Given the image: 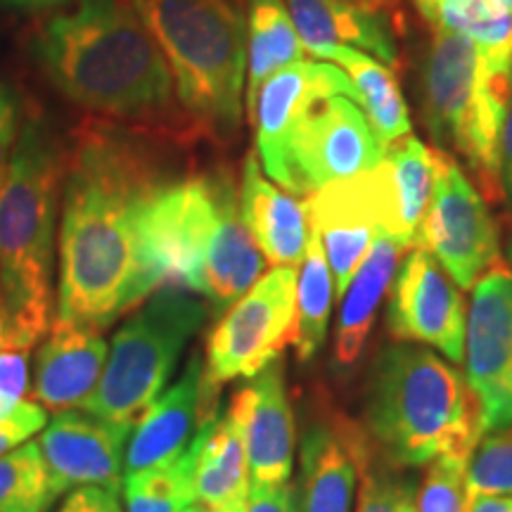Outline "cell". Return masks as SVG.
<instances>
[{"label":"cell","instance_id":"obj_1","mask_svg":"<svg viewBox=\"0 0 512 512\" xmlns=\"http://www.w3.org/2000/svg\"><path fill=\"white\" fill-rule=\"evenodd\" d=\"M166 181L145 128L93 119L76 131L62 183L55 318L102 332L166 287L150 235Z\"/></svg>","mask_w":512,"mask_h":512},{"label":"cell","instance_id":"obj_2","mask_svg":"<svg viewBox=\"0 0 512 512\" xmlns=\"http://www.w3.org/2000/svg\"><path fill=\"white\" fill-rule=\"evenodd\" d=\"M36 55L81 110L145 131L176 117L169 64L133 0H79L41 29Z\"/></svg>","mask_w":512,"mask_h":512},{"label":"cell","instance_id":"obj_3","mask_svg":"<svg viewBox=\"0 0 512 512\" xmlns=\"http://www.w3.org/2000/svg\"><path fill=\"white\" fill-rule=\"evenodd\" d=\"M366 430L377 456L401 470L441 456L472 458L484 434L465 375L408 342L377 351L366 384Z\"/></svg>","mask_w":512,"mask_h":512},{"label":"cell","instance_id":"obj_4","mask_svg":"<svg viewBox=\"0 0 512 512\" xmlns=\"http://www.w3.org/2000/svg\"><path fill=\"white\" fill-rule=\"evenodd\" d=\"M67 155L46 121L19 131L0 188V297L10 342L31 349L55 320V221Z\"/></svg>","mask_w":512,"mask_h":512},{"label":"cell","instance_id":"obj_5","mask_svg":"<svg viewBox=\"0 0 512 512\" xmlns=\"http://www.w3.org/2000/svg\"><path fill=\"white\" fill-rule=\"evenodd\" d=\"M169 64L183 112L216 140L238 136L247 22L235 0H133Z\"/></svg>","mask_w":512,"mask_h":512},{"label":"cell","instance_id":"obj_6","mask_svg":"<svg viewBox=\"0 0 512 512\" xmlns=\"http://www.w3.org/2000/svg\"><path fill=\"white\" fill-rule=\"evenodd\" d=\"M420 91L422 119L439 150L463 159L486 200H503L501 131L512 74L491 67L463 36L434 31Z\"/></svg>","mask_w":512,"mask_h":512},{"label":"cell","instance_id":"obj_7","mask_svg":"<svg viewBox=\"0 0 512 512\" xmlns=\"http://www.w3.org/2000/svg\"><path fill=\"white\" fill-rule=\"evenodd\" d=\"M207 320V306L181 287L145 299L112 339L105 370L83 411L119 425L136 420L162 394L188 339Z\"/></svg>","mask_w":512,"mask_h":512},{"label":"cell","instance_id":"obj_8","mask_svg":"<svg viewBox=\"0 0 512 512\" xmlns=\"http://www.w3.org/2000/svg\"><path fill=\"white\" fill-rule=\"evenodd\" d=\"M297 316V271L275 266L226 311L209 335L204 377L216 387L252 380L292 344Z\"/></svg>","mask_w":512,"mask_h":512},{"label":"cell","instance_id":"obj_9","mask_svg":"<svg viewBox=\"0 0 512 512\" xmlns=\"http://www.w3.org/2000/svg\"><path fill=\"white\" fill-rule=\"evenodd\" d=\"M415 245L425 247L463 290L501 261L498 226L484 195L444 150H434L432 200Z\"/></svg>","mask_w":512,"mask_h":512},{"label":"cell","instance_id":"obj_10","mask_svg":"<svg viewBox=\"0 0 512 512\" xmlns=\"http://www.w3.org/2000/svg\"><path fill=\"white\" fill-rule=\"evenodd\" d=\"M384 147L349 95L318 102L294 128L275 183L290 195H313L323 185L375 169Z\"/></svg>","mask_w":512,"mask_h":512},{"label":"cell","instance_id":"obj_11","mask_svg":"<svg viewBox=\"0 0 512 512\" xmlns=\"http://www.w3.org/2000/svg\"><path fill=\"white\" fill-rule=\"evenodd\" d=\"M465 380L484 434L512 427V268L498 261L477 280L467 313Z\"/></svg>","mask_w":512,"mask_h":512},{"label":"cell","instance_id":"obj_12","mask_svg":"<svg viewBox=\"0 0 512 512\" xmlns=\"http://www.w3.org/2000/svg\"><path fill=\"white\" fill-rule=\"evenodd\" d=\"M387 330L396 342L437 347L456 366L465 358L463 294L425 247L415 245L389 285Z\"/></svg>","mask_w":512,"mask_h":512},{"label":"cell","instance_id":"obj_13","mask_svg":"<svg viewBox=\"0 0 512 512\" xmlns=\"http://www.w3.org/2000/svg\"><path fill=\"white\" fill-rule=\"evenodd\" d=\"M332 95L354 100V83L332 62H294L259 88L247 119L254 124L256 155L268 178H280L287 143L299 121Z\"/></svg>","mask_w":512,"mask_h":512},{"label":"cell","instance_id":"obj_14","mask_svg":"<svg viewBox=\"0 0 512 512\" xmlns=\"http://www.w3.org/2000/svg\"><path fill=\"white\" fill-rule=\"evenodd\" d=\"M131 430V425L102 420L86 411L57 413L38 439L57 494L79 486L121 489Z\"/></svg>","mask_w":512,"mask_h":512},{"label":"cell","instance_id":"obj_15","mask_svg":"<svg viewBox=\"0 0 512 512\" xmlns=\"http://www.w3.org/2000/svg\"><path fill=\"white\" fill-rule=\"evenodd\" d=\"M247 448L249 489L290 482L294 465V415L285 389L283 356L275 358L228 403Z\"/></svg>","mask_w":512,"mask_h":512},{"label":"cell","instance_id":"obj_16","mask_svg":"<svg viewBox=\"0 0 512 512\" xmlns=\"http://www.w3.org/2000/svg\"><path fill=\"white\" fill-rule=\"evenodd\" d=\"M309 223L323 242L325 256L335 280L337 297H342L351 278L363 264L380 230V207L370 171L323 185L309 195Z\"/></svg>","mask_w":512,"mask_h":512},{"label":"cell","instance_id":"obj_17","mask_svg":"<svg viewBox=\"0 0 512 512\" xmlns=\"http://www.w3.org/2000/svg\"><path fill=\"white\" fill-rule=\"evenodd\" d=\"M107 354L100 330L55 318L36 351L29 399L53 413L83 406L98 387Z\"/></svg>","mask_w":512,"mask_h":512},{"label":"cell","instance_id":"obj_18","mask_svg":"<svg viewBox=\"0 0 512 512\" xmlns=\"http://www.w3.org/2000/svg\"><path fill=\"white\" fill-rule=\"evenodd\" d=\"M181 465L192 503L209 512H235L249 494V463L235 415L216 408L197 420V432Z\"/></svg>","mask_w":512,"mask_h":512},{"label":"cell","instance_id":"obj_19","mask_svg":"<svg viewBox=\"0 0 512 512\" xmlns=\"http://www.w3.org/2000/svg\"><path fill=\"white\" fill-rule=\"evenodd\" d=\"M200 392L202 361L195 354L174 387L159 394L133 425L131 441L126 446L124 479L181 460L197 432Z\"/></svg>","mask_w":512,"mask_h":512},{"label":"cell","instance_id":"obj_20","mask_svg":"<svg viewBox=\"0 0 512 512\" xmlns=\"http://www.w3.org/2000/svg\"><path fill=\"white\" fill-rule=\"evenodd\" d=\"M373 176L377 207H380L382 238L403 247L415 245L434 188V150L422 140L406 136L384 147Z\"/></svg>","mask_w":512,"mask_h":512},{"label":"cell","instance_id":"obj_21","mask_svg":"<svg viewBox=\"0 0 512 512\" xmlns=\"http://www.w3.org/2000/svg\"><path fill=\"white\" fill-rule=\"evenodd\" d=\"M240 216L273 266H297L309 245V207L266 181L256 155H247L240 185Z\"/></svg>","mask_w":512,"mask_h":512},{"label":"cell","instance_id":"obj_22","mask_svg":"<svg viewBox=\"0 0 512 512\" xmlns=\"http://www.w3.org/2000/svg\"><path fill=\"white\" fill-rule=\"evenodd\" d=\"M306 53L328 46H349L394 67L399 62L394 31L387 17L375 15L349 0H285Z\"/></svg>","mask_w":512,"mask_h":512},{"label":"cell","instance_id":"obj_23","mask_svg":"<svg viewBox=\"0 0 512 512\" xmlns=\"http://www.w3.org/2000/svg\"><path fill=\"white\" fill-rule=\"evenodd\" d=\"M403 245L392 238H377L351 283L342 294V309L337 318L335 332V363L354 366L366 347L370 330L375 325L377 309L384 294L389 292Z\"/></svg>","mask_w":512,"mask_h":512},{"label":"cell","instance_id":"obj_24","mask_svg":"<svg viewBox=\"0 0 512 512\" xmlns=\"http://www.w3.org/2000/svg\"><path fill=\"white\" fill-rule=\"evenodd\" d=\"M313 57L344 69L354 83V102L366 114L382 147L411 136V112L387 64L349 46H328Z\"/></svg>","mask_w":512,"mask_h":512},{"label":"cell","instance_id":"obj_25","mask_svg":"<svg viewBox=\"0 0 512 512\" xmlns=\"http://www.w3.org/2000/svg\"><path fill=\"white\" fill-rule=\"evenodd\" d=\"M302 512H351L358 467L342 430L311 425L302 437Z\"/></svg>","mask_w":512,"mask_h":512},{"label":"cell","instance_id":"obj_26","mask_svg":"<svg viewBox=\"0 0 512 512\" xmlns=\"http://www.w3.org/2000/svg\"><path fill=\"white\" fill-rule=\"evenodd\" d=\"M434 31L463 36L494 69L512 74V12L496 0H415Z\"/></svg>","mask_w":512,"mask_h":512},{"label":"cell","instance_id":"obj_27","mask_svg":"<svg viewBox=\"0 0 512 512\" xmlns=\"http://www.w3.org/2000/svg\"><path fill=\"white\" fill-rule=\"evenodd\" d=\"M304 43L285 0H247V114L275 72L304 60Z\"/></svg>","mask_w":512,"mask_h":512},{"label":"cell","instance_id":"obj_28","mask_svg":"<svg viewBox=\"0 0 512 512\" xmlns=\"http://www.w3.org/2000/svg\"><path fill=\"white\" fill-rule=\"evenodd\" d=\"M302 273L297 275V316H294L292 347L297 361H311L325 344L332 309L335 280L325 256L323 242L311 228Z\"/></svg>","mask_w":512,"mask_h":512},{"label":"cell","instance_id":"obj_29","mask_svg":"<svg viewBox=\"0 0 512 512\" xmlns=\"http://www.w3.org/2000/svg\"><path fill=\"white\" fill-rule=\"evenodd\" d=\"M60 494L36 441L0 456V512H48Z\"/></svg>","mask_w":512,"mask_h":512},{"label":"cell","instance_id":"obj_30","mask_svg":"<svg viewBox=\"0 0 512 512\" xmlns=\"http://www.w3.org/2000/svg\"><path fill=\"white\" fill-rule=\"evenodd\" d=\"M375 446L366 444L354 448V460L363 477L358 512H415V482L401 467H394L380 456L375 465Z\"/></svg>","mask_w":512,"mask_h":512},{"label":"cell","instance_id":"obj_31","mask_svg":"<svg viewBox=\"0 0 512 512\" xmlns=\"http://www.w3.org/2000/svg\"><path fill=\"white\" fill-rule=\"evenodd\" d=\"M121 491H124L126 512H176L192 505L188 482L178 460L174 465L126 477Z\"/></svg>","mask_w":512,"mask_h":512},{"label":"cell","instance_id":"obj_32","mask_svg":"<svg viewBox=\"0 0 512 512\" xmlns=\"http://www.w3.org/2000/svg\"><path fill=\"white\" fill-rule=\"evenodd\" d=\"M467 496H512V427L477 444L467 465Z\"/></svg>","mask_w":512,"mask_h":512},{"label":"cell","instance_id":"obj_33","mask_svg":"<svg viewBox=\"0 0 512 512\" xmlns=\"http://www.w3.org/2000/svg\"><path fill=\"white\" fill-rule=\"evenodd\" d=\"M467 465L470 458L441 456L415 491V512H467Z\"/></svg>","mask_w":512,"mask_h":512},{"label":"cell","instance_id":"obj_34","mask_svg":"<svg viewBox=\"0 0 512 512\" xmlns=\"http://www.w3.org/2000/svg\"><path fill=\"white\" fill-rule=\"evenodd\" d=\"M19 138V98L15 88L0 81V188L8 176L12 152Z\"/></svg>","mask_w":512,"mask_h":512},{"label":"cell","instance_id":"obj_35","mask_svg":"<svg viewBox=\"0 0 512 512\" xmlns=\"http://www.w3.org/2000/svg\"><path fill=\"white\" fill-rule=\"evenodd\" d=\"M43 425H46V411L36 401H24L10 420L0 422V456L43 430Z\"/></svg>","mask_w":512,"mask_h":512},{"label":"cell","instance_id":"obj_36","mask_svg":"<svg viewBox=\"0 0 512 512\" xmlns=\"http://www.w3.org/2000/svg\"><path fill=\"white\" fill-rule=\"evenodd\" d=\"M235 512H302V503L297 486L285 482L266 489H249L245 503Z\"/></svg>","mask_w":512,"mask_h":512},{"label":"cell","instance_id":"obj_37","mask_svg":"<svg viewBox=\"0 0 512 512\" xmlns=\"http://www.w3.org/2000/svg\"><path fill=\"white\" fill-rule=\"evenodd\" d=\"M60 512H124V508L119 501V489L79 486V489H72Z\"/></svg>","mask_w":512,"mask_h":512},{"label":"cell","instance_id":"obj_38","mask_svg":"<svg viewBox=\"0 0 512 512\" xmlns=\"http://www.w3.org/2000/svg\"><path fill=\"white\" fill-rule=\"evenodd\" d=\"M501 183L503 195H508V200L512 202V91L508 98V107H505L501 131Z\"/></svg>","mask_w":512,"mask_h":512},{"label":"cell","instance_id":"obj_39","mask_svg":"<svg viewBox=\"0 0 512 512\" xmlns=\"http://www.w3.org/2000/svg\"><path fill=\"white\" fill-rule=\"evenodd\" d=\"M349 3H354V5H358V8H363L368 12H375V15L387 17L394 27H399V24L403 22L399 0H349Z\"/></svg>","mask_w":512,"mask_h":512},{"label":"cell","instance_id":"obj_40","mask_svg":"<svg viewBox=\"0 0 512 512\" xmlns=\"http://www.w3.org/2000/svg\"><path fill=\"white\" fill-rule=\"evenodd\" d=\"M10 8H48V5L62 3V0H3Z\"/></svg>","mask_w":512,"mask_h":512},{"label":"cell","instance_id":"obj_41","mask_svg":"<svg viewBox=\"0 0 512 512\" xmlns=\"http://www.w3.org/2000/svg\"><path fill=\"white\" fill-rule=\"evenodd\" d=\"M10 342V330H8V313H5L3 297H0V344Z\"/></svg>","mask_w":512,"mask_h":512},{"label":"cell","instance_id":"obj_42","mask_svg":"<svg viewBox=\"0 0 512 512\" xmlns=\"http://www.w3.org/2000/svg\"><path fill=\"white\" fill-rule=\"evenodd\" d=\"M19 411V406L17 408H12L8 401L3 399V396H0V422H5V420H10L12 415H15Z\"/></svg>","mask_w":512,"mask_h":512},{"label":"cell","instance_id":"obj_43","mask_svg":"<svg viewBox=\"0 0 512 512\" xmlns=\"http://www.w3.org/2000/svg\"><path fill=\"white\" fill-rule=\"evenodd\" d=\"M176 512H209V510H207V508H202V505L192 503V505H185V508H181V510H176Z\"/></svg>","mask_w":512,"mask_h":512},{"label":"cell","instance_id":"obj_44","mask_svg":"<svg viewBox=\"0 0 512 512\" xmlns=\"http://www.w3.org/2000/svg\"><path fill=\"white\" fill-rule=\"evenodd\" d=\"M496 3H501L505 10H510V12H512V0H496Z\"/></svg>","mask_w":512,"mask_h":512}]
</instances>
